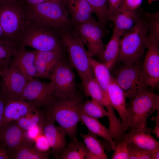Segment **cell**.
Segmentation results:
<instances>
[{
  "label": "cell",
  "mask_w": 159,
  "mask_h": 159,
  "mask_svg": "<svg viewBox=\"0 0 159 159\" xmlns=\"http://www.w3.org/2000/svg\"><path fill=\"white\" fill-rule=\"evenodd\" d=\"M26 6L32 20L51 28L59 34L75 30L62 0H53Z\"/></svg>",
  "instance_id": "1"
},
{
  "label": "cell",
  "mask_w": 159,
  "mask_h": 159,
  "mask_svg": "<svg viewBox=\"0 0 159 159\" xmlns=\"http://www.w3.org/2000/svg\"><path fill=\"white\" fill-rule=\"evenodd\" d=\"M30 20L26 5L17 0L0 4V24L7 41L20 45L21 37Z\"/></svg>",
  "instance_id": "2"
},
{
  "label": "cell",
  "mask_w": 159,
  "mask_h": 159,
  "mask_svg": "<svg viewBox=\"0 0 159 159\" xmlns=\"http://www.w3.org/2000/svg\"><path fill=\"white\" fill-rule=\"evenodd\" d=\"M148 32V21L141 17L120 39L117 61L124 65L140 63L147 48Z\"/></svg>",
  "instance_id": "3"
},
{
  "label": "cell",
  "mask_w": 159,
  "mask_h": 159,
  "mask_svg": "<svg viewBox=\"0 0 159 159\" xmlns=\"http://www.w3.org/2000/svg\"><path fill=\"white\" fill-rule=\"evenodd\" d=\"M82 100L78 95L63 99L55 98L46 107L50 116L71 139L76 137L80 121Z\"/></svg>",
  "instance_id": "4"
},
{
  "label": "cell",
  "mask_w": 159,
  "mask_h": 159,
  "mask_svg": "<svg viewBox=\"0 0 159 159\" xmlns=\"http://www.w3.org/2000/svg\"><path fill=\"white\" fill-rule=\"evenodd\" d=\"M19 44L39 51L64 52V50L58 32L31 19L24 32Z\"/></svg>",
  "instance_id": "5"
},
{
  "label": "cell",
  "mask_w": 159,
  "mask_h": 159,
  "mask_svg": "<svg viewBox=\"0 0 159 159\" xmlns=\"http://www.w3.org/2000/svg\"><path fill=\"white\" fill-rule=\"evenodd\" d=\"M70 64L76 70L82 83L94 77L91 57L76 30L59 34Z\"/></svg>",
  "instance_id": "6"
},
{
  "label": "cell",
  "mask_w": 159,
  "mask_h": 159,
  "mask_svg": "<svg viewBox=\"0 0 159 159\" xmlns=\"http://www.w3.org/2000/svg\"><path fill=\"white\" fill-rule=\"evenodd\" d=\"M127 107V130L147 126L148 117L159 110V95L147 88L139 91Z\"/></svg>",
  "instance_id": "7"
},
{
  "label": "cell",
  "mask_w": 159,
  "mask_h": 159,
  "mask_svg": "<svg viewBox=\"0 0 159 159\" xmlns=\"http://www.w3.org/2000/svg\"><path fill=\"white\" fill-rule=\"evenodd\" d=\"M71 68L64 59L59 63L50 76L49 80L56 99L67 98L77 95L75 75Z\"/></svg>",
  "instance_id": "8"
},
{
  "label": "cell",
  "mask_w": 159,
  "mask_h": 159,
  "mask_svg": "<svg viewBox=\"0 0 159 159\" xmlns=\"http://www.w3.org/2000/svg\"><path fill=\"white\" fill-rule=\"evenodd\" d=\"M115 78L130 100L139 91L148 87L140 63L124 64L118 70Z\"/></svg>",
  "instance_id": "9"
},
{
  "label": "cell",
  "mask_w": 159,
  "mask_h": 159,
  "mask_svg": "<svg viewBox=\"0 0 159 159\" xmlns=\"http://www.w3.org/2000/svg\"><path fill=\"white\" fill-rule=\"evenodd\" d=\"M26 101L38 109L46 107L56 98L53 85L35 79L29 80L19 98Z\"/></svg>",
  "instance_id": "10"
},
{
  "label": "cell",
  "mask_w": 159,
  "mask_h": 159,
  "mask_svg": "<svg viewBox=\"0 0 159 159\" xmlns=\"http://www.w3.org/2000/svg\"><path fill=\"white\" fill-rule=\"evenodd\" d=\"M103 27L95 20L80 24L75 27L82 42L87 47L89 55L92 57H98L104 50Z\"/></svg>",
  "instance_id": "11"
},
{
  "label": "cell",
  "mask_w": 159,
  "mask_h": 159,
  "mask_svg": "<svg viewBox=\"0 0 159 159\" xmlns=\"http://www.w3.org/2000/svg\"><path fill=\"white\" fill-rule=\"evenodd\" d=\"M146 49L142 70L146 86L154 88L159 83V38L148 34Z\"/></svg>",
  "instance_id": "12"
},
{
  "label": "cell",
  "mask_w": 159,
  "mask_h": 159,
  "mask_svg": "<svg viewBox=\"0 0 159 159\" xmlns=\"http://www.w3.org/2000/svg\"><path fill=\"white\" fill-rule=\"evenodd\" d=\"M28 81L14 64L4 70L0 79V90L7 98H19Z\"/></svg>",
  "instance_id": "13"
},
{
  "label": "cell",
  "mask_w": 159,
  "mask_h": 159,
  "mask_svg": "<svg viewBox=\"0 0 159 159\" xmlns=\"http://www.w3.org/2000/svg\"><path fill=\"white\" fill-rule=\"evenodd\" d=\"M63 59V52L36 51L35 61L37 72L36 77L49 80L57 65Z\"/></svg>",
  "instance_id": "14"
},
{
  "label": "cell",
  "mask_w": 159,
  "mask_h": 159,
  "mask_svg": "<svg viewBox=\"0 0 159 159\" xmlns=\"http://www.w3.org/2000/svg\"><path fill=\"white\" fill-rule=\"evenodd\" d=\"M49 115L47 114L43 125V132L47 139L53 152L58 158L66 145V134Z\"/></svg>",
  "instance_id": "15"
},
{
  "label": "cell",
  "mask_w": 159,
  "mask_h": 159,
  "mask_svg": "<svg viewBox=\"0 0 159 159\" xmlns=\"http://www.w3.org/2000/svg\"><path fill=\"white\" fill-rule=\"evenodd\" d=\"M36 109L29 102L19 98H7L0 128L7 124L16 121Z\"/></svg>",
  "instance_id": "16"
},
{
  "label": "cell",
  "mask_w": 159,
  "mask_h": 159,
  "mask_svg": "<svg viewBox=\"0 0 159 159\" xmlns=\"http://www.w3.org/2000/svg\"><path fill=\"white\" fill-rule=\"evenodd\" d=\"M110 105L118 113L125 132L127 130V111L126 103L127 97L124 91L112 77L107 90Z\"/></svg>",
  "instance_id": "17"
},
{
  "label": "cell",
  "mask_w": 159,
  "mask_h": 159,
  "mask_svg": "<svg viewBox=\"0 0 159 159\" xmlns=\"http://www.w3.org/2000/svg\"><path fill=\"white\" fill-rule=\"evenodd\" d=\"M26 141L24 131L19 127L16 121L7 124L0 128V142L7 148L10 155Z\"/></svg>",
  "instance_id": "18"
},
{
  "label": "cell",
  "mask_w": 159,
  "mask_h": 159,
  "mask_svg": "<svg viewBox=\"0 0 159 159\" xmlns=\"http://www.w3.org/2000/svg\"><path fill=\"white\" fill-rule=\"evenodd\" d=\"M64 3L74 29L80 24L95 20L93 11L85 0H65Z\"/></svg>",
  "instance_id": "19"
},
{
  "label": "cell",
  "mask_w": 159,
  "mask_h": 159,
  "mask_svg": "<svg viewBox=\"0 0 159 159\" xmlns=\"http://www.w3.org/2000/svg\"><path fill=\"white\" fill-rule=\"evenodd\" d=\"M20 45L14 57V64L29 81L36 77L37 72L35 61L36 51H28Z\"/></svg>",
  "instance_id": "20"
},
{
  "label": "cell",
  "mask_w": 159,
  "mask_h": 159,
  "mask_svg": "<svg viewBox=\"0 0 159 159\" xmlns=\"http://www.w3.org/2000/svg\"><path fill=\"white\" fill-rule=\"evenodd\" d=\"M151 129L147 126L130 130L125 137L129 143L150 151L159 148V142L151 134Z\"/></svg>",
  "instance_id": "21"
},
{
  "label": "cell",
  "mask_w": 159,
  "mask_h": 159,
  "mask_svg": "<svg viewBox=\"0 0 159 159\" xmlns=\"http://www.w3.org/2000/svg\"><path fill=\"white\" fill-rule=\"evenodd\" d=\"M140 18L139 13L136 10H129L123 7L108 16V20L113 22L114 27L122 36L131 29Z\"/></svg>",
  "instance_id": "22"
},
{
  "label": "cell",
  "mask_w": 159,
  "mask_h": 159,
  "mask_svg": "<svg viewBox=\"0 0 159 159\" xmlns=\"http://www.w3.org/2000/svg\"><path fill=\"white\" fill-rule=\"evenodd\" d=\"M121 34L115 27L112 36L104 47L103 51L99 56L100 62L109 69L117 61L119 54Z\"/></svg>",
  "instance_id": "23"
},
{
  "label": "cell",
  "mask_w": 159,
  "mask_h": 159,
  "mask_svg": "<svg viewBox=\"0 0 159 159\" xmlns=\"http://www.w3.org/2000/svg\"><path fill=\"white\" fill-rule=\"evenodd\" d=\"M80 121L85 125L89 132L96 136L101 137L106 140L114 150L115 144L109 131L97 119L89 116L81 111Z\"/></svg>",
  "instance_id": "24"
},
{
  "label": "cell",
  "mask_w": 159,
  "mask_h": 159,
  "mask_svg": "<svg viewBox=\"0 0 159 159\" xmlns=\"http://www.w3.org/2000/svg\"><path fill=\"white\" fill-rule=\"evenodd\" d=\"M85 95L92 100L102 105L109 111L113 109L110 105L107 95L94 77L82 83Z\"/></svg>",
  "instance_id": "25"
},
{
  "label": "cell",
  "mask_w": 159,
  "mask_h": 159,
  "mask_svg": "<svg viewBox=\"0 0 159 159\" xmlns=\"http://www.w3.org/2000/svg\"><path fill=\"white\" fill-rule=\"evenodd\" d=\"M87 150L86 159H107L104 147L96 136L88 132L87 134L80 133Z\"/></svg>",
  "instance_id": "26"
},
{
  "label": "cell",
  "mask_w": 159,
  "mask_h": 159,
  "mask_svg": "<svg viewBox=\"0 0 159 159\" xmlns=\"http://www.w3.org/2000/svg\"><path fill=\"white\" fill-rule=\"evenodd\" d=\"M26 141L20 146L11 154V159H50L48 152L38 150L33 144Z\"/></svg>",
  "instance_id": "27"
},
{
  "label": "cell",
  "mask_w": 159,
  "mask_h": 159,
  "mask_svg": "<svg viewBox=\"0 0 159 159\" xmlns=\"http://www.w3.org/2000/svg\"><path fill=\"white\" fill-rule=\"evenodd\" d=\"M59 155L60 159H85L87 153V148L83 142L78 140L76 137L71 139Z\"/></svg>",
  "instance_id": "28"
},
{
  "label": "cell",
  "mask_w": 159,
  "mask_h": 159,
  "mask_svg": "<svg viewBox=\"0 0 159 159\" xmlns=\"http://www.w3.org/2000/svg\"><path fill=\"white\" fill-rule=\"evenodd\" d=\"M90 62L94 77L107 95V88L112 77L110 74V69L103 63L92 57Z\"/></svg>",
  "instance_id": "29"
},
{
  "label": "cell",
  "mask_w": 159,
  "mask_h": 159,
  "mask_svg": "<svg viewBox=\"0 0 159 159\" xmlns=\"http://www.w3.org/2000/svg\"><path fill=\"white\" fill-rule=\"evenodd\" d=\"M19 46L7 41H0V68L4 70L11 65Z\"/></svg>",
  "instance_id": "30"
},
{
  "label": "cell",
  "mask_w": 159,
  "mask_h": 159,
  "mask_svg": "<svg viewBox=\"0 0 159 159\" xmlns=\"http://www.w3.org/2000/svg\"><path fill=\"white\" fill-rule=\"evenodd\" d=\"M45 116L36 109L16 122L21 129L25 131L37 125L43 126Z\"/></svg>",
  "instance_id": "31"
},
{
  "label": "cell",
  "mask_w": 159,
  "mask_h": 159,
  "mask_svg": "<svg viewBox=\"0 0 159 159\" xmlns=\"http://www.w3.org/2000/svg\"><path fill=\"white\" fill-rule=\"evenodd\" d=\"M81 111L89 116L97 119L105 117H107L108 115L104 106L92 99L82 104Z\"/></svg>",
  "instance_id": "32"
},
{
  "label": "cell",
  "mask_w": 159,
  "mask_h": 159,
  "mask_svg": "<svg viewBox=\"0 0 159 159\" xmlns=\"http://www.w3.org/2000/svg\"><path fill=\"white\" fill-rule=\"evenodd\" d=\"M90 5L98 19V22L103 27L108 20V0H85Z\"/></svg>",
  "instance_id": "33"
},
{
  "label": "cell",
  "mask_w": 159,
  "mask_h": 159,
  "mask_svg": "<svg viewBox=\"0 0 159 159\" xmlns=\"http://www.w3.org/2000/svg\"><path fill=\"white\" fill-rule=\"evenodd\" d=\"M114 151L111 159H129V143L125 137V135L124 137L114 141Z\"/></svg>",
  "instance_id": "34"
},
{
  "label": "cell",
  "mask_w": 159,
  "mask_h": 159,
  "mask_svg": "<svg viewBox=\"0 0 159 159\" xmlns=\"http://www.w3.org/2000/svg\"><path fill=\"white\" fill-rule=\"evenodd\" d=\"M129 159H152V151L143 149L128 143Z\"/></svg>",
  "instance_id": "35"
},
{
  "label": "cell",
  "mask_w": 159,
  "mask_h": 159,
  "mask_svg": "<svg viewBox=\"0 0 159 159\" xmlns=\"http://www.w3.org/2000/svg\"><path fill=\"white\" fill-rule=\"evenodd\" d=\"M43 133V126L37 125L29 129L24 131V134L26 140L34 143L35 139Z\"/></svg>",
  "instance_id": "36"
},
{
  "label": "cell",
  "mask_w": 159,
  "mask_h": 159,
  "mask_svg": "<svg viewBox=\"0 0 159 159\" xmlns=\"http://www.w3.org/2000/svg\"><path fill=\"white\" fill-rule=\"evenodd\" d=\"M34 143L36 148L41 152H48L51 148L49 142L43 132L37 137Z\"/></svg>",
  "instance_id": "37"
},
{
  "label": "cell",
  "mask_w": 159,
  "mask_h": 159,
  "mask_svg": "<svg viewBox=\"0 0 159 159\" xmlns=\"http://www.w3.org/2000/svg\"><path fill=\"white\" fill-rule=\"evenodd\" d=\"M124 0H108L107 17L111 14L121 8Z\"/></svg>",
  "instance_id": "38"
},
{
  "label": "cell",
  "mask_w": 159,
  "mask_h": 159,
  "mask_svg": "<svg viewBox=\"0 0 159 159\" xmlns=\"http://www.w3.org/2000/svg\"><path fill=\"white\" fill-rule=\"evenodd\" d=\"M143 0H124L122 7L135 10L141 5Z\"/></svg>",
  "instance_id": "39"
},
{
  "label": "cell",
  "mask_w": 159,
  "mask_h": 159,
  "mask_svg": "<svg viewBox=\"0 0 159 159\" xmlns=\"http://www.w3.org/2000/svg\"><path fill=\"white\" fill-rule=\"evenodd\" d=\"M7 97L0 90V126L2 121L4 107Z\"/></svg>",
  "instance_id": "40"
},
{
  "label": "cell",
  "mask_w": 159,
  "mask_h": 159,
  "mask_svg": "<svg viewBox=\"0 0 159 159\" xmlns=\"http://www.w3.org/2000/svg\"><path fill=\"white\" fill-rule=\"evenodd\" d=\"M10 154L5 146L0 142V159H9Z\"/></svg>",
  "instance_id": "41"
},
{
  "label": "cell",
  "mask_w": 159,
  "mask_h": 159,
  "mask_svg": "<svg viewBox=\"0 0 159 159\" xmlns=\"http://www.w3.org/2000/svg\"><path fill=\"white\" fill-rule=\"evenodd\" d=\"M26 3V5L37 4L53 0H24ZM64 2L65 0H62Z\"/></svg>",
  "instance_id": "42"
},
{
  "label": "cell",
  "mask_w": 159,
  "mask_h": 159,
  "mask_svg": "<svg viewBox=\"0 0 159 159\" xmlns=\"http://www.w3.org/2000/svg\"><path fill=\"white\" fill-rule=\"evenodd\" d=\"M151 132L156 136V137L159 139V125H156L153 129H151Z\"/></svg>",
  "instance_id": "43"
},
{
  "label": "cell",
  "mask_w": 159,
  "mask_h": 159,
  "mask_svg": "<svg viewBox=\"0 0 159 159\" xmlns=\"http://www.w3.org/2000/svg\"><path fill=\"white\" fill-rule=\"evenodd\" d=\"M152 159H159V148L152 151Z\"/></svg>",
  "instance_id": "44"
},
{
  "label": "cell",
  "mask_w": 159,
  "mask_h": 159,
  "mask_svg": "<svg viewBox=\"0 0 159 159\" xmlns=\"http://www.w3.org/2000/svg\"><path fill=\"white\" fill-rule=\"evenodd\" d=\"M8 41L5 38L2 29L0 24V41Z\"/></svg>",
  "instance_id": "45"
},
{
  "label": "cell",
  "mask_w": 159,
  "mask_h": 159,
  "mask_svg": "<svg viewBox=\"0 0 159 159\" xmlns=\"http://www.w3.org/2000/svg\"><path fill=\"white\" fill-rule=\"evenodd\" d=\"M152 120L155 122L156 125H159V112L158 113L157 115L152 117Z\"/></svg>",
  "instance_id": "46"
},
{
  "label": "cell",
  "mask_w": 159,
  "mask_h": 159,
  "mask_svg": "<svg viewBox=\"0 0 159 159\" xmlns=\"http://www.w3.org/2000/svg\"><path fill=\"white\" fill-rule=\"evenodd\" d=\"M11 0H0V4H2Z\"/></svg>",
  "instance_id": "47"
},
{
  "label": "cell",
  "mask_w": 159,
  "mask_h": 159,
  "mask_svg": "<svg viewBox=\"0 0 159 159\" xmlns=\"http://www.w3.org/2000/svg\"><path fill=\"white\" fill-rule=\"evenodd\" d=\"M3 71L4 70L0 68V79Z\"/></svg>",
  "instance_id": "48"
},
{
  "label": "cell",
  "mask_w": 159,
  "mask_h": 159,
  "mask_svg": "<svg viewBox=\"0 0 159 159\" xmlns=\"http://www.w3.org/2000/svg\"><path fill=\"white\" fill-rule=\"evenodd\" d=\"M157 0H148V2L149 3H151L153 1H157Z\"/></svg>",
  "instance_id": "49"
}]
</instances>
